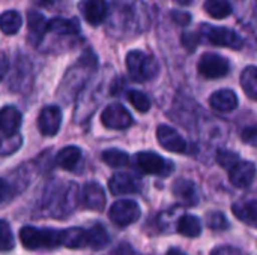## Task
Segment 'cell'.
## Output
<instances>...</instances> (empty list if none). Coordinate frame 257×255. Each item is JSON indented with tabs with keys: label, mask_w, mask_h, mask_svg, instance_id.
Instances as JSON below:
<instances>
[{
	"label": "cell",
	"mask_w": 257,
	"mask_h": 255,
	"mask_svg": "<svg viewBox=\"0 0 257 255\" xmlns=\"http://www.w3.org/2000/svg\"><path fill=\"white\" fill-rule=\"evenodd\" d=\"M149 12L142 0H114L108 12L107 33L117 39L136 36L149 27Z\"/></svg>",
	"instance_id": "6da1fadb"
},
{
	"label": "cell",
	"mask_w": 257,
	"mask_h": 255,
	"mask_svg": "<svg viewBox=\"0 0 257 255\" xmlns=\"http://www.w3.org/2000/svg\"><path fill=\"white\" fill-rule=\"evenodd\" d=\"M96 69L98 59L90 50H87L63 75L57 89V98L65 104H69L81 90V87L90 80L93 72H96Z\"/></svg>",
	"instance_id": "7a4b0ae2"
},
{
	"label": "cell",
	"mask_w": 257,
	"mask_h": 255,
	"mask_svg": "<svg viewBox=\"0 0 257 255\" xmlns=\"http://www.w3.org/2000/svg\"><path fill=\"white\" fill-rule=\"evenodd\" d=\"M78 185L74 182L50 185L44 197V210L48 216L65 218L78 204Z\"/></svg>",
	"instance_id": "3957f363"
},
{
	"label": "cell",
	"mask_w": 257,
	"mask_h": 255,
	"mask_svg": "<svg viewBox=\"0 0 257 255\" xmlns=\"http://www.w3.org/2000/svg\"><path fill=\"white\" fill-rule=\"evenodd\" d=\"M20 240L24 245V248L30 251L54 249L60 245L65 246V230L38 228L29 225L20 230Z\"/></svg>",
	"instance_id": "277c9868"
},
{
	"label": "cell",
	"mask_w": 257,
	"mask_h": 255,
	"mask_svg": "<svg viewBox=\"0 0 257 255\" xmlns=\"http://www.w3.org/2000/svg\"><path fill=\"white\" fill-rule=\"evenodd\" d=\"M126 69L133 80L143 83L155 78L160 68L151 54L140 50H133L126 54Z\"/></svg>",
	"instance_id": "5b68a950"
},
{
	"label": "cell",
	"mask_w": 257,
	"mask_h": 255,
	"mask_svg": "<svg viewBox=\"0 0 257 255\" xmlns=\"http://www.w3.org/2000/svg\"><path fill=\"white\" fill-rule=\"evenodd\" d=\"M102 74L98 75V78L92 80L87 87H84V90L81 92L78 102H77V110H75V116L74 119L81 123L83 120H87L90 117V114L95 111V108L99 105L101 99H102Z\"/></svg>",
	"instance_id": "8992f818"
},
{
	"label": "cell",
	"mask_w": 257,
	"mask_h": 255,
	"mask_svg": "<svg viewBox=\"0 0 257 255\" xmlns=\"http://www.w3.org/2000/svg\"><path fill=\"white\" fill-rule=\"evenodd\" d=\"M202 35L206 38L208 42H211L217 47H227L232 50H239L244 45L242 38L236 32H233L227 27H215V26L203 24Z\"/></svg>",
	"instance_id": "52a82bcc"
},
{
	"label": "cell",
	"mask_w": 257,
	"mask_h": 255,
	"mask_svg": "<svg viewBox=\"0 0 257 255\" xmlns=\"http://www.w3.org/2000/svg\"><path fill=\"white\" fill-rule=\"evenodd\" d=\"M136 167L145 174H155V176H169L173 171V164L166 161L160 155L154 152H140L136 155Z\"/></svg>",
	"instance_id": "ba28073f"
},
{
	"label": "cell",
	"mask_w": 257,
	"mask_h": 255,
	"mask_svg": "<svg viewBox=\"0 0 257 255\" xmlns=\"http://www.w3.org/2000/svg\"><path fill=\"white\" fill-rule=\"evenodd\" d=\"M230 65L226 57H221L214 53H205L197 65V71L202 77L209 80L223 78L229 74Z\"/></svg>",
	"instance_id": "9c48e42d"
},
{
	"label": "cell",
	"mask_w": 257,
	"mask_h": 255,
	"mask_svg": "<svg viewBox=\"0 0 257 255\" xmlns=\"http://www.w3.org/2000/svg\"><path fill=\"white\" fill-rule=\"evenodd\" d=\"M142 215L140 206L133 200H119L108 210V218L119 227H126L136 222Z\"/></svg>",
	"instance_id": "30bf717a"
},
{
	"label": "cell",
	"mask_w": 257,
	"mask_h": 255,
	"mask_svg": "<svg viewBox=\"0 0 257 255\" xmlns=\"http://www.w3.org/2000/svg\"><path fill=\"white\" fill-rule=\"evenodd\" d=\"M101 122L108 129H126L133 125V116L123 105L111 104L102 111Z\"/></svg>",
	"instance_id": "8fae6325"
},
{
	"label": "cell",
	"mask_w": 257,
	"mask_h": 255,
	"mask_svg": "<svg viewBox=\"0 0 257 255\" xmlns=\"http://www.w3.org/2000/svg\"><path fill=\"white\" fill-rule=\"evenodd\" d=\"M62 125V111L56 105L45 107L38 117V128L42 135L45 137H54Z\"/></svg>",
	"instance_id": "7c38bea8"
},
{
	"label": "cell",
	"mask_w": 257,
	"mask_h": 255,
	"mask_svg": "<svg viewBox=\"0 0 257 255\" xmlns=\"http://www.w3.org/2000/svg\"><path fill=\"white\" fill-rule=\"evenodd\" d=\"M157 138L158 143L169 152L173 153H185L188 149L187 141L170 126L167 125H160L157 129Z\"/></svg>",
	"instance_id": "4fadbf2b"
},
{
	"label": "cell",
	"mask_w": 257,
	"mask_h": 255,
	"mask_svg": "<svg viewBox=\"0 0 257 255\" xmlns=\"http://www.w3.org/2000/svg\"><path fill=\"white\" fill-rule=\"evenodd\" d=\"M256 176V165L248 161H238L230 170H229V179L230 183L236 188H248Z\"/></svg>",
	"instance_id": "5bb4252c"
},
{
	"label": "cell",
	"mask_w": 257,
	"mask_h": 255,
	"mask_svg": "<svg viewBox=\"0 0 257 255\" xmlns=\"http://www.w3.org/2000/svg\"><path fill=\"white\" fill-rule=\"evenodd\" d=\"M78 9L90 26L101 24L108 15L107 0H83L78 5Z\"/></svg>",
	"instance_id": "9a60e30c"
},
{
	"label": "cell",
	"mask_w": 257,
	"mask_h": 255,
	"mask_svg": "<svg viewBox=\"0 0 257 255\" xmlns=\"http://www.w3.org/2000/svg\"><path fill=\"white\" fill-rule=\"evenodd\" d=\"M81 203H83V207L87 210L101 212L105 207V192L102 186L96 182L86 183L83 188Z\"/></svg>",
	"instance_id": "2e32d148"
},
{
	"label": "cell",
	"mask_w": 257,
	"mask_h": 255,
	"mask_svg": "<svg viewBox=\"0 0 257 255\" xmlns=\"http://www.w3.org/2000/svg\"><path fill=\"white\" fill-rule=\"evenodd\" d=\"M27 32H29V42L36 47L42 42L44 35L48 32V21L45 17L36 11L27 12Z\"/></svg>",
	"instance_id": "e0dca14e"
},
{
	"label": "cell",
	"mask_w": 257,
	"mask_h": 255,
	"mask_svg": "<svg viewBox=\"0 0 257 255\" xmlns=\"http://www.w3.org/2000/svg\"><path fill=\"white\" fill-rule=\"evenodd\" d=\"M110 192L113 195H126V194H136L140 191V182L126 173H116L110 182H108Z\"/></svg>",
	"instance_id": "ac0fdd59"
},
{
	"label": "cell",
	"mask_w": 257,
	"mask_h": 255,
	"mask_svg": "<svg viewBox=\"0 0 257 255\" xmlns=\"http://www.w3.org/2000/svg\"><path fill=\"white\" fill-rule=\"evenodd\" d=\"M21 113L12 107V105H6L0 110V132H3L5 135H12L17 134L20 126H21Z\"/></svg>",
	"instance_id": "d6986e66"
},
{
	"label": "cell",
	"mask_w": 257,
	"mask_h": 255,
	"mask_svg": "<svg viewBox=\"0 0 257 255\" xmlns=\"http://www.w3.org/2000/svg\"><path fill=\"white\" fill-rule=\"evenodd\" d=\"M209 104L214 110L220 113H230L238 107V96L229 89L217 90L215 93L211 95Z\"/></svg>",
	"instance_id": "ffe728a7"
},
{
	"label": "cell",
	"mask_w": 257,
	"mask_h": 255,
	"mask_svg": "<svg viewBox=\"0 0 257 255\" xmlns=\"http://www.w3.org/2000/svg\"><path fill=\"white\" fill-rule=\"evenodd\" d=\"M233 215L245 222L247 225L257 227V201L254 200H239L232 206Z\"/></svg>",
	"instance_id": "44dd1931"
},
{
	"label": "cell",
	"mask_w": 257,
	"mask_h": 255,
	"mask_svg": "<svg viewBox=\"0 0 257 255\" xmlns=\"http://www.w3.org/2000/svg\"><path fill=\"white\" fill-rule=\"evenodd\" d=\"M173 194L187 206H194L199 201L196 186L190 180H178L173 185Z\"/></svg>",
	"instance_id": "7402d4cb"
},
{
	"label": "cell",
	"mask_w": 257,
	"mask_h": 255,
	"mask_svg": "<svg viewBox=\"0 0 257 255\" xmlns=\"http://www.w3.org/2000/svg\"><path fill=\"white\" fill-rule=\"evenodd\" d=\"M48 32L60 36H74L80 33V24L77 20L53 18L51 21H48Z\"/></svg>",
	"instance_id": "603a6c76"
},
{
	"label": "cell",
	"mask_w": 257,
	"mask_h": 255,
	"mask_svg": "<svg viewBox=\"0 0 257 255\" xmlns=\"http://www.w3.org/2000/svg\"><path fill=\"white\" fill-rule=\"evenodd\" d=\"M81 159V150L77 146H68L62 149L56 156V164L63 170H74Z\"/></svg>",
	"instance_id": "cb8c5ba5"
},
{
	"label": "cell",
	"mask_w": 257,
	"mask_h": 255,
	"mask_svg": "<svg viewBox=\"0 0 257 255\" xmlns=\"http://www.w3.org/2000/svg\"><path fill=\"white\" fill-rule=\"evenodd\" d=\"M110 236L104 225L95 224L87 230V246L92 249H102L108 245Z\"/></svg>",
	"instance_id": "d4e9b609"
},
{
	"label": "cell",
	"mask_w": 257,
	"mask_h": 255,
	"mask_svg": "<svg viewBox=\"0 0 257 255\" xmlns=\"http://www.w3.org/2000/svg\"><path fill=\"white\" fill-rule=\"evenodd\" d=\"M178 233L187 237H197L202 233V222L197 216L193 215H184L179 221H178V227H176Z\"/></svg>",
	"instance_id": "484cf974"
},
{
	"label": "cell",
	"mask_w": 257,
	"mask_h": 255,
	"mask_svg": "<svg viewBox=\"0 0 257 255\" xmlns=\"http://www.w3.org/2000/svg\"><path fill=\"white\" fill-rule=\"evenodd\" d=\"M241 87L250 99L257 101V66H248L242 71Z\"/></svg>",
	"instance_id": "4316f807"
},
{
	"label": "cell",
	"mask_w": 257,
	"mask_h": 255,
	"mask_svg": "<svg viewBox=\"0 0 257 255\" xmlns=\"http://www.w3.org/2000/svg\"><path fill=\"white\" fill-rule=\"evenodd\" d=\"M65 246L69 249H81L87 246V230L84 228H66L65 230Z\"/></svg>",
	"instance_id": "83f0119b"
},
{
	"label": "cell",
	"mask_w": 257,
	"mask_h": 255,
	"mask_svg": "<svg viewBox=\"0 0 257 255\" xmlns=\"http://www.w3.org/2000/svg\"><path fill=\"white\" fill-rule=\"evenodd\" d=\"M23 24V18L17 11H5L0 15V30L5 35H15Z\"/></svg>",
	"instance_id": "f1b7e54d"
},
{
	"label": "cell",
	"mask_w": 257,
	"mask_h": 255,
	"mask_svg": "<svg viewBox=\"0 0 257 255\" xmlns=\"http://www.w3.org/2000/svg\"><path fill=\"white\" fill-rule=\"evenodd\" d=\"M205 11L215 20L227 18L232 14V6L227 0H206Z\"/></svg>",
	"instance_id": "f546056e"
},
{
	"label": "cell",
	"mask_w": 257,
	"mask_h": 255,
	"mask_svg": "<svg viewBox=\"0 0 257 255\" xmlns=\"http://www.w3.org/2000/svg\"><path fill=\"white\" fill-rule=\"evenodd\" d=\"M102 161L113 167V168H120V167H125L130 161V156L128 153L119 150V149H108V150H104L102 155H101Z\"/></svg>",
	"instance_id": "4dcf8cb0"
},
{
	"label": "cell",
	"mask_w": 257,
	"mask_h": 255,
	"mask_svg": "<svg viewBox=\"0 0 257 255\" xmlns=\"http://www.w3.org/2000/svg\"><path fill=\"white\" fill-rule=\"evenodd\" d=\"M14 246H15V240L11 227L8 221L0 219V252H8L14 249Z\"/></svg>",
	"instance_id": "1f68e13d"
},
{
	"label": "cell",
	"mask_w": 257,
	"mask_h": 255,
	"mask_svg": "<svg viewBox=\"0 0 257 255\" xmlns=\"http://www.w3.org/2000/svg\"><path fill=\"white\" fill-rule=\"evenodd\" d=\"M128 101L130 104L140 113H146L149 111L151 108V101L149 98L143 93V92H139V90H130L128 92Z\"/></svg>",
	"instance_id": "d6a6232c"
},
{
	"label": "cell",
	"mask_w": 257,
	"mask_h": 255,
	"mask_svg": "<svg viewBox=\"0 0 257 255\" xmlns=\"http://www.w3.org/2000/svg\"><path fill=\"white\" fill-rule=\"evenodd\" d=\"M21 135L12 134V135H5L0 138V155H11L17 152L21 146Z\"/></svg>",
	"instance_id": "836d02e7"
},
{
	"label": "cell",
	"mask_w": 257,
	"mask_h": 255,
	"mask_svg": "<svg viewBox=\"0 0 257 255\" xmlns=\"http://www.w3.org/2000/svg\"><path fill=\"white\" fill-rule=\"evenodd\" d=\"M206 224L209 228L212 230H224L229 227V222L226 219V216L220 212H211L206 215Z\"/></svg>",
	"instance_id": "e575fe53"
},
{
	"label": "cell",
	"mask_w": 257,
	"mask_h": 255,
	"mask_svg": "<svg viewBox=\"0 0 257 255\" xmlns=\"http://www.w3.org/2000/svg\"><path fill=\"white\" fill-rule=\"evenodd\" d=\"M238 161H239V158H238V155L233 153V152H229V150H218V153H217V162H218L223 168H226V170H230Z\"/></svg>",
	"instance_id": "d590c367"
},
{
	"label": "cell",
	"mask_w": 257,
	"mask_h": 255,
	"mask_svg": "<svg viewBox=\"0 0 257 255\" xmlns=\"http://www.w3.org/2000/svg\"><path fill=\"white\" fill-rule=\"evenodd\" d=\"M14 186L6 179H0V204L8 203L14 197Z\"/></svg>",
	"instance_id": "8d00e7d4"
},
{
	"label": "cell",
	"mask_w": 257,
	"mask_h": 255,
	"mask_svg": "<svg viewBox=\"0 0 257 255\" xmlns=\"http://www.w3.org/2000/svg\"><path fill=\"white\" fill-rule=\"evenodd\" d=\"M242 141L257 147V128H247L242 131Z\"/></svg>",
	"instance_id": "74e56055"
},
{
	"label": "cell",
	"mask_w": 257,
	"mask_h": 255,
	"mask_svg": "<svg viewBox=\"0 0 257 255\" xmlns=\"http://www.w3.org/2000/svg\"><path fill=\"white\" fill-rule=\"evenodd\" d=\"M172 20L179 24V26H188L191 21V15L188 12H181V11H172Z\"/></svg>",
	"instance_id": "f35d334b"
},
{
	"label": "cell",
	"mask_w": 257,
	"mask_h": 255,
	"mask_svg": "<svg viewBox=\"0 0 257 255\" xmlns=\"http://www.w3.org/2000/svg\"><path fill=\"white\" fill-rule=\"evenodd\" d=\"M197 42H199V38H197L194 33H184V35H182V44H184V47H187L190 51H193V50L196 48Z\"/></svg>",
	"instance_id": "ab89813d"
},
{
	"label": "cell",
	"mask_w": 257,
	"mask_h": 255,
	"mask_svg": "<svg viewBox=\"0 0 257 255\" xmlns=\"http://www.w3.org/2000/svg\"><path fill=\"white\" fill-rule=\"evenodd\" d=\"M211 255H244L239 249L233 248V246H218L212 251Z\"/></svg>",
	"instance_id": "60d3db41"
},
{
	"label": "cell",
	"mask_w": 257,
	"mask_h": 255,
	"mask_svg": "<svg viewBox=\"0 0 257 255\" xmlns=\"http://www.w3.org/2000/svg\"><path fill=\"white\" fill-rule=\"evenodd\" d=\"M8 69H9V59H8V54L2 51L0 53V81L8 74Z\"/></svg>",
	"instance_id": "b9f144b4"
},
{
	"label": "cell",
	"mask_w": 257,
	"mask_h": 255,
	"mask_svg": "<svg viewBox=\"0 0 257 255\" xmlns=\"http://www.w3.org/2000/svg\"><path fill=\"white\" fill-rule=\"evenodd\" d=\"M33 3H36L38 6H44V8H48L54 3V0H33Z\"/></svg>",
	"instance_id": "7bdbcfd3"
},
{
	"label": "cell",
	"mask_w": 257,
	"mask_h": 255,
	"mask_svg": "<svg viewBox=\"0 0 257 255\" xmlns=\"http://www.w3.org/2000/svg\"><path fill=\"white\" fill-rule=\"evenodd\" d=\"M167 255H187V254H184L181 249H178V248H172L169 252H167Z\"/></svg>",
	"instance_id": "ee69618b"
},
{
	"label": "cell",
	"mask_w": 257,
	"mask_h": 255,
	"mask_svg": "<svg viewBox=\"0 0 257 255\" xmlns=\"http://www.w3.org/2000/svg\"><path fill=\"white\" fill-rule=\"evenodd\" d=\"M176 2H178L179 5H191L193 0H176Z\"/></svg>",
	"instance_id": "f6af8a7d"
}]
</instances>
